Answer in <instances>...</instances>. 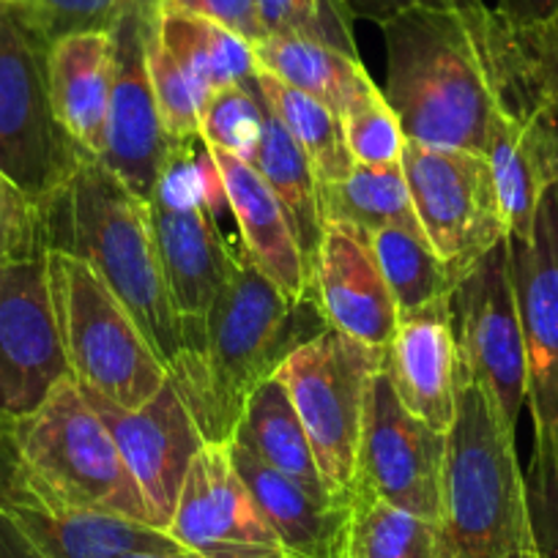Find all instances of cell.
<instances>
[{
  "instance_id": "1",
  "label": "cell",
  "mask_w": 558,
  "mask_h": 558,
  "mask_svg": "<svg viewBox=\"0 0 558 558\" xmlns=\"http://www.w3.org/2000/svg\"><path fill=\"white\" fill-rule=\"evenodd\" d=\"M329 329L318 302L288 299L250 260L206 318L181 329V353L168 367L206 444H230L246 400L279 364Z\"/></svg>"
},
{
  "instance_id": "2",
  "label": "cell",
  "mask_w": 558,
  "mask_h": 558,
  "mask_svg": "<svg viewBox=\"0 0 558 558\" xmlns=\"http://www.w3.org/2000/svg\"><path fill=\"white\" fill-rule=\"evenodd\" d=\"M490 9H411L380 25L384 96L411 143L485 157L493 126Z\"/></svg>"
},
{
  "instance_id": "3",
  "label": "cell",
  "mask_w": 558,
  "mask_h": 558,
  "mask_svg": "<svg viewBox=\"0 0 558 558\" xmlns=\"http://www.w3.org/2000/svg\"><path fill=\"white\" fill-rule=\"evenodd\" d=\"M39 230L47 252L80 257L116 293L170 367L181 353V318L165 282L148 201L101 159L85 157L39 206Z\"/></svg>"
},
{
  "instance_id": "4",
  "label": "cell",
  "mask_w": 558,
  "mask_h": 558,
  "mask_svg": "<svg viewBox=\"0 0 558 558\" xmlns=\"http://www.w3.org/2000/svg\"><path fill=\"white\" fill-rule=\"evenodd\" d=\"M441 558H542L514 430L465 367L444 460Z\"/></svg>"
},
{
  "instance_id": "5",
  "label": "cell",
  "mask_w": 558,
  "mask_h": 558,
  "mask_svg": "<svg viewBox=\"0 0 558 558\" xmlns=\"http://www.w3.org/2000/svg\"><path fill=\"white\" fill-rule=\"evenodd\" d=\"M509 250L525 331V402L534 418L525 493L542 558H558V186L542 197L531 239H509Z\"/></svg>"
},
{
  "instance_id": "6",
  "label": "cell",
  "mask_w": 558,
  "mask_h": 558,
  "mask_svg": "<svg viewBox=\"0 0 558 558\" xmlns=\"http://www.w3.org/2000/svg\"><path fill=\"white\" fill-rule=\"evenodd\" d=\"M17 441L41 504L94 509L151 525L116 438L74 378L61 380L34 413L17 418Z\"/></svg>"
},
{
  "instance_id": "7",
  "label": "cell",
  "mask_w": 558,
  "mask_h": 558,
  "mask_svg": "<svg viewBox=\"0 0 558 558\" xmlns=\"http://www.w3.org/2000/svg\"><path fill=\"white\" fill-rule=\"evenodd\" d=\"M47 268L72 378L118 408L146 405L168 384L146 331L80 257L47 252Z\"/></svg>"
},
{
  "instance_id": "8",
  "label": "cell",
  "mask_w": 558,
  "mask_h": 558,
  "mask_svg": "<svg viewBox=\"0 0 558 558\" xmlns=\"http://www.w3.org/2000/svg\"><path fill=\"white\" fill-rule=\"evenodd\" d=\"M384 362V348L364 345L329 326L274 373L291 395L326 485L340 498L353 493L369 384Z\"/></svg>"
},
{
  "instance_id": "9",
  "label": "cell",
  "mask_w": 558,
  "mask_h": 558,
  "mask_svg": "<svg viewBox=\"0 0 558 558\" xmlns=\"http://www.w3.org/2000/svg\"><path fill=\"white\" fill-rule=\"evenodd\" d=\"M47 52L12 7L0 9V173L36 208L90 157L52 110Z\"/></svg>"
},
{
  "instance_id": "10",
  "label": "cell",
  "mask_w": 558,
  "mask_h": 558,
  "mask_svg": "<svg viewBox=\"0 0 558 558\" xmlns=\"http://www.w3.org/2000/svg\"><path fill=\"white\" fill-rule=\"evenodd\" d=\"M400 168L422 233L458 277L509 235L487 157L405 140Z\"/></svg>"
},
{
  "instance_id": "11",
  "label": "cell",
  "mask_w": 558,
  "mask_h": 558,
  "mask_svg": "<svg viewBox=\"0 0 558 558\" xmlns=\"http://www.w3.org/2000/svg\"><path fill=\"white\" fill-rule=\"evenodd\" d=\"M449 315L460 362L514 430L525 405V331L509 235L460 277L449 296Z\"/></svg>"
},
{
  "instance_id": "12",
  "label": "cell",
  "mask_w": 558,
  "mask_h": 558,
  "mask_svg": "<svg viewBox=\"0 0 558 558\" xmlns=\"http://www.w3.org/2000/svg\"><path fill=\"white\" fill-rule=\"evenodd\" d=\"M72 378L45 255L0 263V416L34 413Z\"/></svg>"
},
{
  "instance_id": "13",
  "label": "cell",
  "mask_w": 558,
  "mask_h": 558,
  "mask_svg": "<svg viewBox=\"0 0 558 558\" xmlns=\"http://www.w3.org/2000/svg\"><path fill=\"white\" fill-rule=\"evenodd\" d=\"M447 438L413 416L386 369L369 384L353 490L373 493L405 512L441 523Z\"/></svg>"
},
{
  "instance_id": "14",
  "label": "cell",
  "mask_w": 558,
  "mask_h": 558,
  "mask_svg": "<svg viewBox=\"0 0 558 558\" xmlns=\"http://www.w3.org/2000/svg\"><path fill=\"white\" fill-rule=\"evenodd\" d=\"M159 0H123L110 28L112 99L107 151L101 162L134 195L148 201L173 140L165 134L148 72V34Z\"/></svg>"
},
{
  "instance_id": "15",
  "label": "cell",
  "mask_w": 558,
  "mask_h": 558,
  "mask_svg": "<svg viewBox=\"0 0 558 558\" xmlns=\"http://www.w3.org/2000/svg\"><path fill=\"white\" fill-rule=\"evenodd\" d=\"M168 534L201 558H299L263 518L230 444H206L195 454Z\"/></svg>"
},
{
  "instance_id": "16",
  "label": "cell",
  "mask_w": 558,
  "mask_h": 558,
  "mask_svg": "<svg viewBox=\"0 0 558 558\" xmlns=\"http://www.w3.org/2000/svg\"><path fill=\"white\" fill-rule=\"evenodd\" d=\"M83 395L116 438L118 452L143 493L148 523L168 531L186 471L195 454L206 447L170 375L168 384L140 408H118L88 389H83Z\"/></svg>"
},
{
  "instance_id": "17",
  "label": "cell",
  "mask_w": 558,
  "mask_h": 558,
  "mask_svg": "<svg viewBox=\"0 0 558 558\" xmlns=\"http://www.w3.org/2000/svg\"><path fill=\"white\" fill-rule=\"evenodd\" d=\"M148 208L181 329L201 324L239 271L241 255L235 257L230 250L217 217L203 201H181L157 190L148 197Z\"/></svg>"
},
{
  "instance_id": "18",
  "label": "cell",
  "mask_w": 558,
  "mask_h": 558,
  "mask_svg": "<svg viewBox=\"0 0 558 558\" xmlns=\"http://www.w3.org/2000/svg\"><path fill=\"white\" fill-rule=\"evenodd\" d=\"M313 296L326 324L373 348H389L400 310L389 291L369 233L348 222H326Z\"/></svg>"
},
{
  "instance_id": "19",
  "label": "cell",
  "mask_w": 558,
  "mask_h": 558,
  "mask_svg": "<svg viewBox=\"0 0 558 558\" xmlns=\"http://www.w3.org/2000/svg\"><path fill=\"white\" fill-rule=\"evenodd\" d=\"M384 369L402 405L433 430L449 436L458 418L463 380L449 299L400 315V326L386 348Z\"/></svg>"
},
{
  "instance_id": "20",
  "label": "cell",
  "mask_w": 558,
  "mask_h": 558,
  "mask_svg": "<svg viewBox=\"0 0 558 558\" xmlns=\"http://www.w3.org/2000/svg\"><path fill=\"white\" fill-rule=\"evenodd\" d=\"M485 157L501 197L509 239L529 241L542 197L558 186V105H536L514 116L493 110Z\"/></svg>"
},
{
  "instance_id": "21",
  "label": "cell",
  "mask_w": 558,
  "mask_h": 558,
  "mask_svg": "<svg viewBox=\"0 0 558 558\" xmlns=\"http://www.w3.org/2000/svg\"><path fill=\"white\" fill-rule=\"evenodd\" d=\"M208 154L217 165L228 208L239 225L241 257L250 260L288 299L299 302V299L313 296V282L304 266L302 246L277 195L244 159H235L217 148H208Z\"/></svg>"
},
{
  "instance_id": "22",
  "label": "cell",
  "mask_w": 558,
  "mask_h": 558,
  "mask_svg": "<svg viewBox=\"0 0 558 558\" xmlns=\"http://www.w3.org/2000/svg\"><path fill=\"white\" fill-rule=\"evenodd\" d=\"M47 77L52 110L69 137L90 157H105L112 99L110 31L56 41L47 52Z\"/></svg>"
},
{
  "instance_id": "23",
  "label": "cell",
  "mask_w": 558,
  "mask_h": 558,
  "mask_svg": "<svg viewBox=\"0 0 558 558\" xmlns=\"http://www.w3.org/2000/svg\"><path fill=\"white\" fill-rule=\"evenodd\" d=\"M230 458L277 536L299 558H335L351 498H324L230 441Z\"/></svg>"
},
{
  "instance_id": "24",
  "label": "cell",
  "mask_w": 558,
  "mask_h": 558,
  "mask_svg": "<svg viewBox=\"0 0 558 558\" xmlns=\"http://www.w3.org/2000/svg\"><path fill=\"white\" fill-rule=\"evenodd\" d=\"M9 514L47 558H123L140 550L179 547L168 531L94 509L39 501L12 509Z\"/></svg>"
},
{
  "instance_id": "25",
  "label": "cell",
  "mask_w": 558,
  "mask_h": 558,
  "mask_svg": "<svg viewBox=\"0 0 558 558\" xmlns=\"http://www.w3.org/2000/svg\"><path fill=\"white\" fill-rule=\"evenodd\" d=\"M487 66L496 110L525 112L558 105V14L534 25H512L490 9Z\"/></svg>"
},
{
  "instance_id": "26",
  "label": "cell",
  "mask_w": 558,
  "mask_h": 558,
  "mask_svg": "<svg viewBox=\"0 0 558 558\" xmlns=\"http://www.w3.org/2000/svg\"><path fill=\"white\" fill-rule=\"evenodd\" d=\"M250 165L260 173L268 190L277 195V201L286 208L299 246H302L310 282H313L326 228V219L320 214V181L307 154L293 140L286 123L279 121L277 112L266 105V99H263V134Z\"/></svg>"
},
{
  "instance_id": "27",
  "label": "cell",
  "mask_w": 558,
  "mask_h": 558,
  "mask_svg": "<svg viewBox=\"0 0 558 558\" xmlns=\"http://www.w3.org/2000/svg\"><path fill=\"white\" fill-rule=\"evenodd\" d=\"M235 447L255 454L260 463L282 471L324 498H340L331 493L315 463L313 447L304 433L302 418L293 408L291 395L279 378H268L246 400L244 413L233 433ZM345 501V498H342Z\"/></svg>"
},
{
  "instance_id": "28",
  "label": "cell",
  "mask_w": 558,
  "mask_h": 558,
  "mask_svg": "<svg viewBox=\"0 0 558 558\" xmlns=\"http://www.w3.org/2000/svg\"><path fill=\"white\" fill-rule=\"evenodd\" d=\"M255 61L260 72L313 96L340 118L348 107L378 88L359 56H348L320 41L266 36L255 45Z\"/></svg>"
},
{
  "instance_id": "29",
  "label": "cell",
  "mask_w": 558,
  "mask_h": 558,
  "mask_svg": "<svg viewBox=\"0 0 558 558\" xmlns=\"http://www.w3.org/2000/svg\"><path fill=\"white\" fill-rule=\"evenodd\" d=\"M157 34L192 83L208 94L257 77L255 47L211 20L159 7Z\"/></svg>"
},
{
  "instance_id": "30",
  "label": "cell",
  "mask_w": 558,
  "mask_h": 558,
  "mask_svg": "<svg viewBox=\"0 0 558 558\" xmlns=\"http://www.w3.org/2000/svg\"><path fill=\"white\" fill-rule=\"evenodd\" d=\"M335 558H441V523L353 490Z\"/></svg>"
},
{
  "instance_id": "31",
  "label": "cell",
  "mask_w": 558,
  "mask_h": 558,
  "mask_svg": "<svg viewBox=\"0 0 558 558\" xmlns=\"http://www.w3.org/2000/svg\"><path fill=\"white\" fill-rule=\"evenodd\" d=\"M320 214L326 222L356 225L364 233L384 228L422 233L400 162L353 165L345 179L320 184Z\"/></svg>"
},
{
  "instance_id": "32",
  "label": "cell",
  "mask_w": 558,
  "mask_h": 558,
  "mask_svg": "<svg viewBox=\"0 0 558 558\" xmlns=\"http://www.w3.org/2000/svg\"><path fill=\"white\" fill-rule=\"evenodd\" d=\"M257 88L266 105L277 112L279 121L286 123L288 132L307 154L320 184H331L351 173L356 162L348 151L342 118L335 110L260 69H257Z\"/></svg>"
},
{
  "instance_id": "33",
  "label": "cell",
  "mask_w": 558,
  "mask_h": 558,
  "mask_svg": "<svg viewBox=\"0 0 558 558\" xmlns=\"http://www.w3.org/2000/svg\"><path fill=\"white\" fill-rule=\"evenodd\" d=\"M369 241L400 315L416 313L427 304L452 296L460 277L447 260L438 257L425 235L384 228L369 233Z\"/></svg>"
},
{
  "instance_id": "34",
  "label": "cell",
  "mask_w": 558,
  "mask_h": 558,
  "mask_svg": "<svg viewBox=\"0 0 558 558\" xmlns=\"http://www.w3.org/2000/svg\"><path fill=\"white\" fill-rule=\"evenodd\" d=\"M263 134V96L257 77L250 85L217 88L201 105V140L208 148L252 162Z\"/></svg>"
},
{
  "instance_id": "35",
  "label": "cell",
  "mask_w": 558,
  "mask_h": 558,
  "mask_svg": "<svg viewBox=\"0 0 558 558\" xmlns=\"http://www.w3.org/2000/svg\"><path fill=\"white\" fill-rule=\"evenodd\" d=\"M257 14L266 36L320 41L359 56L353 17L342 0H257Z\"/></svg>"
},
{
  "instance_id": "36",
  "label": "cell",
  "mask_w": 558,
  "mask_h": 558,
  "mask_svg": "<svg viewBox=\"0 0 558 558\" xmlns=\"http://www.w3.org/2000/svg\"><path fill=\"white\" fill-rule=\"evenodd\" d=\"M148 72H151L157 110L162 118V129L173 143L201 140V105L208 96L201 85L192 83L190 74L175 63L168 47L157 34V20L148 34Z\"/></svg>"
},
{
  "instance_id": "37",
  "label": "cell",
  "mask_w": 558,
  "mask_h": 558,
  "mask_svg": "<svg viewBox=\"0 0 558 558\" xmlns=\"http://www.w3.org/2000/svg\"><path fill=\"white\" fill-rule=\"evenodd\" d=\"M123 0H7L25 25L52 47L77 34L110 31Z\"/></svg>"
},
{
  "instance_id": "38",
  "label": "cell",
  "mask_w": 558,
  "mask_h": 558,
  "mask_svg": "<svg viewBox=\"0 0 558 558\" xmlns=\"http://www.w3.org/2000/svg\"><path fill=\"white\" fill-rule=\"evenodd\" d=\"M342 129L356 165H397L402 159L405 134L380 88L348 107Z\"/></svg>"
},
{
  "instance_id": "39",
  "label": "cell",
  "mask_w": 558,
  "mask_h": 558,
  "mask_svg": "<svg viewBox=\"0 0 558 558\" xmlns=\"http://www.w3.org/2000/svg\"><path fill=\"white\" fill-rule=\"evenodd\" d=\"M39 208L0 173V263L45 255Z\"/></svg>"
},
{
  "instance_id": "40",
  "label": "cell",
  "mask_w": 558,
  "mask_h": 558,
  "mask_svg": "<svg viewBox=\"0 0 558 558\" xmlns=\"http://www.w3.org/2000/svg\"><path fill=\"white\" fill-rule=\"evenodd\" d=\"M159 7L211 20L250 41L252 47L266 39L260 14H257V0H159Z\"/></svg>"
},
{
  "instance_id": "41",
  "label": "cell",
  "mask_w": 558,
  "mask_h": 558,
  "mask_svg": "<svg viewBox=\"0 0 558 558\" xmlns=\"http://www.w3.org/2000/svg\"><path fill=\"white\" fill-rule=\"evenodd\" d=\"M39 504L31 487L23 449L17 441V422L0 416V509L12 512L17 507Z\"/></svg>"
},
{
  "instance_id": "42",
  "label": "cell",
  "mask_w": 558,
  "mask_h": 558,
  "mask_svg": "<svg viewBox=\"0 0 558 558\" xmlns=\"http://www.w3.org/2000/svg\"><path fill=\"white\" fill-rule=\"evenodd\" d=\"M353 20H369L386 25L389 20L411 12V9H480L482 0H342Z\"/></svg>"
},
{
  "instance_id": "43",
  "label": "cell",
  "mask_w": 558,
  "mask_h": 558,
  "mask_svg": "<svg viewBox=\"0 0 558 558\" xmlns=\"http://www.w3.org/2000/svg\"><path fill=\"white\" fill-rule=\"evenodd\" d=\"M496 12L512 25H534L558 14V0H498Z\"/></svg>"
},
{
  "instance_id": "44",
  "label": "cell",
  "mask_w": 558,
  "mask_h": 558,
  "mask_svg": "<svg viewBox=\"0 0 558 558\" xmlns=\"http://www.w3.org/2000/svg\"><path fill=\"white\" fill-rule=\"evenodd\" d=\"M0 558H47L17 520L0 509Z\"/></svg>"
},
{
  "instance_id": "45",
  "label": "cell",
  "mask_w": 558,
  "mask_h": 558,
  "mask_svg": "<svg viewBox=\"0 0 558 558\" xmlns=\"http://www.w3.org/2000/svg\"><path fill=\"white\" fill-rule=\"evenodd\" d=\"M123 558H201L197 553L186 550V547H170V550H140V553H129Z\"/></svg>"
},
{
  "instance_id": "46",
  "label": "cell",
  "mask_w": 558,
  "mask_h": 558,
  "mask_svg": "<svg viewBox=\"0 0 558 558\" xmlns=\"http://www.w3.org/2000/svg\"><path fill=\"white\" fill-rule=\"evenodd\" d=\"M3 7H7V0H0V9H3Z\"/></svg>"
}]
</instances>
